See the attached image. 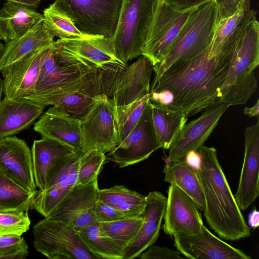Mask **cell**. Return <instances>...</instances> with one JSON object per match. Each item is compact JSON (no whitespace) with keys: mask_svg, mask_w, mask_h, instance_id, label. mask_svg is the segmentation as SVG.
<instances>
[{"mask_svg":"<svg viewBox=\"0 0 259 259\" xmlns=\"http://www.w3.org/2000/svg\"><path fill=\"white\" fill-rule=\"evenodd\" d=\"M209 49L194 57L175 61L153 80L150 93L168 90L173 96L168 107L188 117L220 104V91L234 51L210 56Z\"/></svg>","mask_w":259,"mask_h":259,"instance_id":"6da1fadb","label":"cell"},{"mask_svg":"<svg viewBox=\"0 0 259 259\" xmlns=\"http://www.w3.org/2000/svg\"><path fill=\"white\" fill-rule=\"evenodd\" d=\"M197 168L205 203L204 216L219 236L229 241L248 237L250 228L245 221L220 165L217 150L201 146L197 150Z\"/></svg>","mask_w":259,"mask_h":259,"instance_id":"7a4b0ae2","label":"cell"},{"mask_svg":"<svg viewBox=\"0 0 259 259\" xmlns=\"http://www.w3.org/2000/svg\"><path fill=\"white\" fill-rule=\"evenodd\" d=\"M53 55L59 66L101 77L111 90L127 67L114 53L112 39L89 36L58 39L53 43Z\"/></svg>","mask_w":259,"mask_h":259,"instance_id":"3957f363","label":"cell"},{"mask_svg":"<svg viewBox=\"0 0 259 259\" xmlns=\"http://www.w3.org/2000/svg\"><path fill=\"white\" fill-rule=\"evenodd\" d=\"M153 67L150 60L142 55L127 66L113 87L109 98L115 108L118 145L136 124L149 101Z\"/></svg>","mask_w":259,"mask_h":259,"instance_id":"277c9868","label":"cell"},{"mask_svg":"<svg viewBox=\"0 0 259 259\" xmlns=\"http://www.w3.org/2000/svg\"><path fill=\"white\" fill-rule=\"evenodd\" d=\"M258 64L259 23L256 19L248 24L234 51L220 91V104H245L257 88L254 70Z\"/></svg>","mask_w":259,"mask_h":259,"instance_id":"5b68a950","label":"cell"},{"mask_svg":"<svg viewBox=\"0 0 259 259\" xmlns=\"http://www.w3.org/2000/svg\"><path fill=\"white\" fill-rule=\"evenodd\" d=\"M219 14L220 8L214 0L197 7L185 23L169 53L162 61L153 66V79L158 78L176 60L194 57L208 48Z\"/></svg>","mask_w":259,"mask_h":259,"instance_id":"8992f818","label":"cell"},{"mask_svg":"<svg viewBox=\"0 0 259 259\" xmlns=\"http://www.w3.org/2000/svg\"><path fill=\"white\" fill-rule=\"evenodd\" d=\"M158 0H123L112 39L116 57L127 64L142 55Z\"/></svg>","mask_w":259,"mask_h":259,"instance_id":"52a82bcc","label":"cell"},{"mask_svg":"<svg viewBox=\"0 0 259 259\" xmlns=\"http://www.w3.org/2000/svg\"><path fill=\"white\" fill-rule=\"evenodd\" d=\"M122 2L123 0H55L53 4L84 35L113 39Z\"/></svg>","mask_w":259,"mask_h":259,"instance_id":"ba28073f","label":"cell"},{"mask_svg":"<svg viewBox=\"0 0 259 259\" xmlns=\"http://www.w3.org/2000/svg\"><path fill=\"white\" fill-rule=\"evenodd\" d=\"M33 246L49 259H99L79 239L75 229L49 218L33 227Z\"/></svg>","mask_w":259,"mask_h":259,"instance_id":"9c48e42d","label":"cell"},{"mask_svg":"<svg viewBox=\"0 0 259 259\" xmlns=\"http://www.w3.org/2000/svg\"><path fill=\"white\" fill-rule=\"evenodd\" d=\"M82 152L93 150L106 154L118 144L114 105L106 95L98 98L81 119Z\"/></svg>","mask_w":259,"mask_h":259,"instance_id":"30bf717a","label":"cell"},{"mask_svg":"<svg viewBox=\"0 0 259 259\" xmlns=\"http://www.w3.org/2000/svg\"><path fill=\"white\" fill-rule=\"evenodd\" d=\"M196 8L179 11L165 0H158L142 53L150 60L153 66L162 61L169 53L185 23Z\"/></svg>","mask_w":259,"mask_h":259,"instance_id":"8fae6325","label":"cell"},{"mask_svg":"<svg viewBox=\"0 0 259 259\" xmlns=\"http://www.w3.org/2000/svg\"><path fill=\"white\" fill-rule=\"evenodd\" d=\"M161 145L152 118L150 100L138 121L124 140L107 153L106 160L125 167L147 159Z\"/></svg>","mask_w":259,"mask_h":259,"instance_id":"7c38bea8","label":"cell"},{"mask_svg":"<svg viewBox=\"0 0 259 259\" xmlns=\"http://www.w3.org/2000/svg\"><path fill=\"white\" fill-rule=\"evenodd\" d=\"M31 152L35 183L40 191L53 184L77 153L72 147L46 137L34 140Z\"/></svg>","mask_w":259,"mask_h":259,"instance_id":"4fadbf2b","label":"cell"},{"mask_svg":"<svg viewBox=\"0 0 259 259\" xmlns=\"http://www.w3.org/2000/svg\"><path fill=\"white\" fill-rule=\"evenodd\" d=\"M98 189V179L76 184L46 218L64 222L75 229L96 223L94 209Z\"/></svg>","mask_w":259,"mask_h":259,"instance_id":"5bb4252c","label":"cell"},{"mask_svg":"<svg viewBox=\"0 0 259 259\" xmlns=\"http://www.w3.org/2000/svg\"><path fill=\"white\" fill-rule=\"evenodd\" d=\"M164 223V232L170 236L192 234L201 231L204 225L200 210L193 200L178 187L170 185Z\"/></svg>","mask_w":259,"mask_h":259,"instance_id":"9a60e30c","label":"cell"},{"mask_svg":"<svg viewBox=\"0 0 259 259\" xmlns=\"http://www.w3.org/2000/svg\"><path fill=\"white\" fill-rule=\"evenodd\" d=\"M229 107L224 103L215 105L204 110L197 118L186 123L168 149L166 159L178 160L184 158L190 152L197 151L203 145Z\"/></svg>","mask_w":259,"mask_h":259,"instance_id":"2e32d148","label":"cell"},{"mask_svg":"<svg viewBox=\"0 0 259 259\" xmlns=\"http://www.w3.org/2000/svg\"><path fill=\"white\" fill-rule=\"evenodd\" d=\"M174 237V245L186 258L197 259H250L242 250L218 238L204 225L200 232Z\"/></svg>","mask_w":259,"mask_h":259,"instance_id":"e0dca14e","label":"cell"},{"mask_svg":"<svg viewBox=\"0 0 259 259\" xmlns=\"http://www.w3.org/2000/svg\"><path fill=\"white\" fill-rule=\"evenodd\" d=\"M245 151L239 184L234 195L237 203L245 210L259 195V119L246 127Z\"/></svg>","mask_w":259,"mask_h":259,"instance_id":"ac0fdd59","label":"cell"},{"mask_svg":"<svg viewBox=\"0 0 259 259\" xmlns=\"http://www.w3.org/2000/svg\"><path fill=\"white\" fill-rule=\"evenodd\" d=\"M0 169L27 191L37 190L31 152L24 140L14 136L0 138Z\"/></svg>","mask_w":259,"mask_h":259,"instance_id":"d6986e66","label":"cell"},{"mask_svg":"<svg viewBox=\"0 0 259 259\" xmlns=\"http://www.w3.org/2000/svg\"><path fill=\"white\" fill-rule=\"evenodd\" d=\"M142 213L143 223L135 237L124 249L123 259L138 257L157 240L165 212L166 198L161 192H149Z\"/></svg>","mask_w":259,"mask_h":259,"instance_id":"ffe728a7","label":"cell"},{"mask_svg":"<svg viewBox=\"0 0 259 259\" xmlns=\"http://www.w3.org/2000/svg\"><path fill=\"white\" fill-rule=\"evenodd\" d=\"M80 125L81 119L53 106L34 124L33 129L41 137L56 140L72 147L77 153H82Z\"/></svg>","mask_w":259,"mask_h":259,"instance_id":"44dd1931","label":"cell"},{"mask_svg":"<svg viewBox=\"0 0 259 259\" xmlns=\"http://www.w3.org/2000/svg\"><path fill=\"white\" fill-rule=\"evenodd\" d=\"M44 49L33 52L1 72L4 76L3 92L6 97L24 98L31 92L38 77L40 54Z\"/></svg>","mask_w":259,"mask_h":259,"instance_id":"7402d4cb","label":"cell"},{"mask_svg":"<svg viewBox=\"0 0 259 259\" xmlns=\"http://www.w3.org/2000/svg\"><path fill=\"white\" fill-rule=\"evenodd\" d=\"M45 106L25 98L6 96L0 102V138L12 136L29 127Z\"/></svg>","mask_w":259,"mask_h":259,"instance_id":"603a6c76","label":"cell"},{"mask_svg":"<svg viewBox=\"0 0 259 259\" xmlns=\"http://www.w3.org/2000/svg\"><path fill=\"white\" fill-rule=\"evenodd\" d=\"M82 153H76L53 184L46 190H38L31 206L45 218L57 207L78 184V170Z\"/></svg>","mask_w":259,"mask_h":259,"instance_id":"cb8c5ba5","label":"cell"},{"mask_svg":"<svg viewBox=\"0 0 259 259\" xmlns=\"http://www.w3.org/2000/svg\"><path fill=\"white\" fill-rule=\"evenodd\" d=\"M89 73L92 72H83L57 65L53 55L52 44L41 52L38 77L34 89L27 96L42 95L61 89Z\"/></svg>","mask_w":259,"mask_h":259,"instance_id":"d4e9b609","label":"cell"},{"mask_svg":"<svg viewBox=\"0 0 259 259\" xmlns=\"http://www.w3.org/2000/svg\"><path fill=\"white\" fill-rule=\"evenodd\" d=\"M256 12L241 8L232 15L218 20L209 49V55L234 51L248 24L256 19Z\"/></svg>","mask_w":259,"mask_h":259,"instance_id":"484cf974","label":"cell"},{"mask_svg":"<svg viewBox=\"0 0 259 259\" xmlns=\"http://www.w3.org/2000/svg\"><path fill=\"white\" fill-rule=\"evenodd\" d=\"M54 37L39 23L23 36L5 42L0 58V72L37 51L50 47Z\"/></svg>","mask_w":259,"mask_h":259,"instance_id":"4316f807","label":"cell"},{"mask_svg":"<svg viewBox=\"0 0 259 259\" xmlns=\"http://www.w3.org/2000/svg\"><path fill=\"white\" fill-rule=\"evenodd\" d=\"M43 20L35 9L7 2L0 9V40L7 42L19 38Z\"/></svg>","mask_w":259,"mask_h":259,"instance_id":"83f0119b","label":"cell"},{"mask_svg":"<svg viewBox=\"0 0 259 259\" xmlns=\"http://www.w3.org/2000/svg\"><path fill=\"white\" fill-rule=\"evenodd\" d=\"M163 172L165 182L182 190L193 200L200 210L204 211L205 199L196 168L185 158L176 161L165 159Z\"/></svg>","mask_w":259,"mask_h":259,"instance_id":"f1b7e54d","label":"cell"},{"mask_svg":"<svg viewBox=\"0 0 259 259\" xmlns=\"http://www.w3.org/2000/svg\"><path fill=\"white\" fill-rule=\"evenodd\" d=\"M102 95L88 91L73 90L52 92L42 95L28 96L24 98L45 106H56L71 116L81 119Z\"/></svg>","mask_w":259,"mask_h":259,"instance_id":"f546056e","label":"cell"},{"mask_svg":"<svg viewBox=\"0 0 259 259\" xmlns=\"http://www.w3.org/2000/svg\"><path fill=\"white\" fill-rule=\"evenodd\" d=\"M153 125L161 148L168 150L186 123L184 113L150 101Z\"/></svg>","mask_w":259,"mask_h":259,"instance_id":"4dcf8cb0","label":"cell"},{"mask_svg":"<svg viewBox=\"0 0 259 259\" xmlns=\"http://www.w3.org/2000/svg\"><path fill=\"white\" fill-rule=\"evenodd\" d=\"M75 230L86 247L99 259H123L124 250L103 232L99 223Z\"/></svg>","mask_w":259,"mask_h":259,"instance_id":"1f68e13d","label":"cell"},{"mask_svg":"<svg viewBox=\"0 0 259 259\" xmlns=\"http://www.w3.org/2000/svg\"><path fill=\"white\" fill-rule=\"evenodd\" d=\"M97 199L126 213L130 217L142 215L146 197L123 185L98 189Z\"/></svg>","mask_w":259,"mask_h":259,"instance_id":"d6a6232c","label":"cell"},{"mask_svg":"<svg viewBox=\"0 0 259 259\" xmlns=\"http://www.w3.org/2000/svg\"><path fill=\"white\" fill-rule=\"evenodd\" d=\"M38 192L27 191L0 169V212L28 211Z\"/></svg>","mask_w":259,"mask_h":259,"instance_id":"836d02e7","label":"cell"},{"mask_svg":"<svg viewBox=\"0 0 259 259\" xmlns=\"http://www.w3.org/2000/svg\"><path fill=\"white\" fill-rule=\"evenodd\" d=\"M43 23L48 31L59 39H78L88 35L81 33L64 12L54 4L43 11Z\"/></svg>","mask_w":259,"mask_h":259,"instance_id":"e575fe53","label":"cell"},{"mask_svg":"<svg viewBox=\"0 0 259 259\" xmlns=\"http://www.w3.org/2000/svg\"><path fill=\"white\" fill-rule=\"evenodd\" d=\"M143 221L141 215L99 223L103 232L124 250L138 233Z\"/></svg>","mask_w":259,"mask_h":259,"instance_id":"d590c367","label":"cell"},{"mask_svg":"<svg viewBox=\"0 0 259 259\" xmlns=\"http://www.w3.org/2000/svg\"><path fill=\"white\" fill-rule=\"evenodd\" d=\"M106 160L103 152L93 150L81 155L78 170V184H84L98 179Z\"/></svg>","mask_w":259,"mask_h":259,"instance_id":"8d00e7d4","label":"cell"},{"mask_svg":"<svg viewBox=\"0 0 259 259\" xmlns=\"http://www.w3.org/2000/svg\"><path fill=\"white\" fill-rule=\"evenodd\" d=\"M30 223L28 211L0 212V236H21L29 229Z\"/></svg>","mask_w":259,"mask_h":259,"instance_id":"74e56055","label":"cell"},{"mask_svg":"<svg viewBox=\"0 0 259 259\" xmlns=\"http://www.w3.org/2000/svg\"><path fill=\"white\" fill-rule=\"evenodd\" d=\"M23 237L15 235L0 236V259H25L29 253Z\"/></svg>","mask_w":259,"mask_h":259,"instance_id":"f35d334b","label":"cell"},{"mask_svg":"<svg viewBox=\"0 0 259 259\" xmlns=\"http://www.w3.org/2000/svg\"><path fill=\"white\" fill-rule=\"evenodd\" d=\"M94 213L98 223H106L131 218L126 213L97 199Z\"/></svg>","mask_w":259,"mask_h":259,"instance_id":"ab89813d","label":"cell"},{"mask_svg":"<svg viewBox=\"0 0 259 259\" xmlns=\"http://www.w3.org/2000/svg\"><path fill=\"white\" fill-rule=\"evenodd\" d=\"M178 251L172 250L166 247L152 246L138 257L140 259H178L182 258Z\"/></svg>","mask_w":259,"mask_h":259,"instance_id":"60d3db41","label":"cell"},{"mask_svg":"<svg viewBox=\"0 0 259 259\" xmlns=\"http://www.w3.org/2000/svg\"><path fill=\"white\" fill-rule=\"evenodd\" d=\"M241 8H243L240 0H223L220 7L219 20L230 17Z\"/></svg>","mask_w":259,"mask_h":259,"instance_id":"b9f144b4","label":"cell"},{"mask_svg":"<svg viewBox=\"0 0 259 259\" xmlns=\"http://www.w3.org/2000/svg\"><path fill=\"white\" fill-rule=\"evenodd\" d=\"M174 9L184 11L193 9L212 0H165Z\"/></svg>","mask_w":259,"mask_h":259,"instance_id":"7bdbcfd3","label":"cell"},{"mask_svg":"<svg viewBox=\"0 0 259 259\" xmlns=\"http://www.w3.org/2000/svg\"><path fill=\"white\" fill-rule=\"evenodd\" d=\"M187 162L192 166L197 168L200 161V156L197 151L188 153L185 157Z\"/></svg>","mask_w":259,"mask_h":259,"instance_id":"ee69618b","label":"cell"},{"mask_svg":"<svg viewBox=\"0 0 259 259\" xmlns=\"http://www.w3.org/2000/svg\"><path fill=\"white\" fill-rule=\"evenodd\" d=\"M7 2L22 5L30 8L37 9L41 0H6Z\"/></svg>","mask_w":259,"mask_h":259,"instance_id":"f6af8a7d","label":"cell"},{"mask_svg":"<svg viewBox=\"0 0 259 259\" xmlns=\"http://www.w3.org/2000/svg\"><path fill=\"white\" fill-rule=\"evenodd\" d=\"M243 113L245 115L249 117H256L259 115V100H257L256 103L250 107H245L243 109Z\"/></svg>","mask_w":259,"mask_h":259,"instance_id":"bcb514c9","label":"cell"},{"mask_svg":"<svg viewBox=\"0 0 259 259\" xmlns=\"http://www.w3.org/2000/svg\"><path fill=\"white\" fill-rule=\"evenodd\" d=\"M3 93V80L0 78V102L1 101V97Z\"/></svg>","mask_w":259,"mask_h":259,"instance_id":"7dc6e473","label":"cell"},{"mask_svg":"<svg viewBox=\"0 0 259 259\" xmlns=\"http://www.w3.org/2000/svg\"><path fill=\"white\" fill-rule=\"evenodd\" d=\"M4 47V45L0 42V58L1 57L3 52Z\"/></svg>","mask_w":259,"mask_h":259,"instance_id":"c3c4849f","label":"cell"},{"mask_svg":"<svg viewBox=\"0 0 259 259\" xmlns=\"http://www.w3.org/2000/svg\"><path fill=\"white\" fill-rule=\"evenodd\" d=\"M214 1L216 2V3L218 5L219 8L221 7L223 0H214Z\"/></svg>","mask_w":259,"mask_h":259,"instance_id":"681fc988","label":"cell"}]
</instances>
